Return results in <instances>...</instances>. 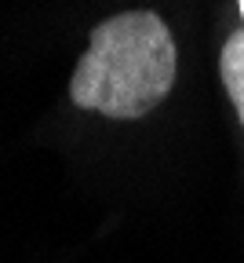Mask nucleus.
<instances>
[{
	"label": "nucleus",
	"mask_w": 244,
	"mask_h": 263,
	"mask_svg": "<svg viewBox=\"0 0 244 263\" xmlns=\"http://www.w3.org/2000/svg\"><path fill=\"white\" fill-rule=\"evenodd\" d=\"M179 84V41L153 8H128L88 33L66 95L84 114L106 121H143L168 103Z\"/></svg>",
	"instance_id": "f257e3e1"
},
{
	"label": "nucleus",
	"mask_w": 244,
	"mask_h": 263,
	"mask_svg": "<svg viewBox=\"0 0 244 263\" xmlns=\"http://www.w3.org/2000/svg\"><path fill=\"white\" fill-rule=\"evenodd\" d=\"M219 81H222V91L233 106V117L244 132V26H237L230 37L222 41V51H219Z\"/></svg>",
	"instance_id": "f03ea898"
},
{
	"label": "nucleus",
	"mask_w": 244,
	"mask_h": 263,
	"mask_svg": "<svg viewBox=\"0 0 244 263\" xmlns=\"http://www.w3.org/2000/svg\"><path fill=\"white\" fill-rule=\"evenodd\" d=\"M237 4H240V15H244V0H237Z\"/></svg>",
	"instance_id": "7ed1b4c3"
}]
</instances>
